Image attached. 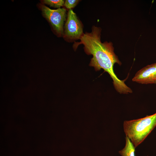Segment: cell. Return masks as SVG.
I'll use <instances>...</instances> for the list:
<instances>
[{
	"label": "cell",
	"instance_id": "cell-1",
	"mask_svg": "<svg viewBox=\"0 0 156 156\" xmlns=\"http://www.w3.org/2000/svg\"><path fill=\"white\" fill-rule=\"evenodd\" d=\"M101 32L100 27L93 26L91 32L84 34L79 39L80 42H75L73 48L76 50L79 45L83 44L85 53L93 56L89 66L93 67L96 71L103 69L108 73L113 80L115 89L120 93H131L132 90L125 84V81L119 79L115 74L114 64L116 63L120 65L121 63L114 52L112 43L101 42Z\"/></svg>",
	"mask_w": 156,
	"mask_h": 156
},
{
	"label": "cell",
	"instance_id": "cell-2",
	"mask_svg": "<svg viewBox=\"0 0 156 156\" xmlns=\"http://www.w3.org/2000/svg\"><path fill=\"white\" fill-rule=\"evenodd\" d=\"M156 126V113L136 120H125L123 123L126 136L135 148L141 144Z\"/></svg>",
	"mask_w": 156,
	"mask_h": 156
},
{
	"label": "cell",
	"instance_id": "cell-3",
	"mask_svg": "<svg viewBox=\"0 0 156 156\" xmlns=\"http://www.w3.org/2000/svg\"><path fill=\"white\" fill-rule=\"evenodd\" d=\"M37 6L43 17L49 23L54 33L58 37H63L67 15L66 9L60 8L52 9L42 3H38Z\"/></svg>",
	"mask_w": 156,
	"mask_h": 156
},
{
	"label": "cell",
	"instance_id": "cell-4",
	"mask_svg": "<svg viewBox=\"0 0 156 156\" xmlns=\"http://www.w3.org/2000/svg\"><path fill=\"white\" fill-rule=\"evenodd\" d=\"M84 34L81 22L72 9L69 10L64 26V38L72 42L80 39Z\"/></svg>",
	"mask_w": 156,
	"mask_h": 156
},
{
	"label": "cell",
	"instance_id": "cell-5",
	"mask_svg": "<svg viewBox=\"0 0 156 156\" xmlns=\"http://www.w3.org/2000/svg\"><path fill=\"white\" fill-rule=\"evenodd\" d=\"M132 81L141 84H156L155 63L148 65L138 71Z\"/></svg>",
	"mask_w": 156,
	"mask_h": 156
},
{
	"label": "cell",
	"instance_id": "cell-6",
	"mask_svg": "<svg viewBox=\"0 0 156 156\" xmlns=\"http://www.w3.org/2000/svg\"><path fill=\"white\" fill-rule=\"evenodd\" d=\"M125 140V145L123 149L119 151V153L122 156H135V148L133 144L127 136Z\"/></svg>",
	"mask_w": 156,
	"mask_h": 156
},
{
	"label": "cell",
	"instance_id": "cell-7",
	"mask_svg": "<svg viewBox=\"0 0 156 156\" xmlns=\"http://www.w3.org/2000/svg\"><path fill=\"white\" fill-rule=\"evenodd\" d=\"M64 1L63 0H42L41 3L50 7L59 8L64 5Z\"/></svg>",
	"mask_w": 156,
	"mask_h": 156
},
{
	"label": "cell",
	"instance_id": "cell-8",
	"mask_svg": "<svg viewBox=\"0 0 156 156\" xmlns=\"http://www.w3.org/2000/svg\"><path fill=\"white\" fill-rule=\"evenodd\" d=\"M79 1L78 0H66L64 6L68 9H71L75 7Z\"/></svg>",
	"mask_w": 156,
	"mask_h": 156
},
{
	"label": "cell",
	"instance_id": "cell-9",
	"mask_svg": "<svg viewBox=\"0 0 156 156\" xmlns=\"http://www.w3.org/2000/svg\"><path fill=\"white\" fill-rule=\"evenodd\" d=\"M155 65H156V63H155Z\"/></svg>",
	"mask_w": 156,
	"mask_h": 156
}]
</instances>
